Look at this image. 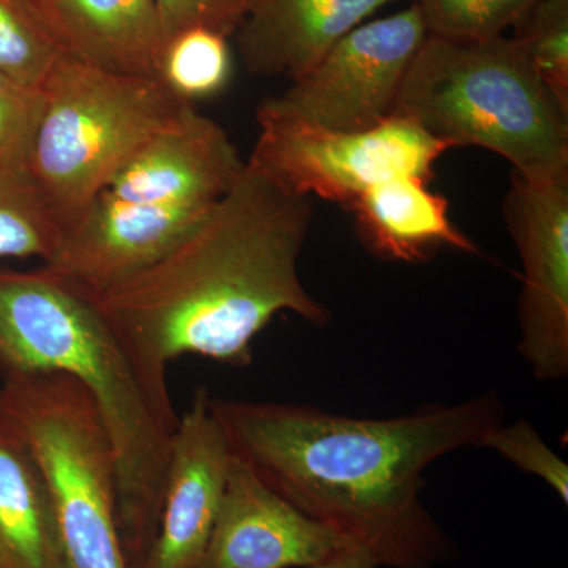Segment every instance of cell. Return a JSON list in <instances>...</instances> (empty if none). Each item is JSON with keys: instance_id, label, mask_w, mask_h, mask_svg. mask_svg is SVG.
Listing matches in <instances>:
<instances>
[{"instance_id": "14", "label": "cell", "mask_w": 568, "mask_h": 568, "mask_svg": "<svg viewBox=\"0 0 568 568\" xmlns=\"http://www.w3.org/2000/svg\"><path fill=\"white\" fill-rule=\"evenodd\" d=\"M428 179L402 174L377 183L347 205L362 244L375 256L422 263L444 246L463 253L480 250L450 220L447 197L428 189Z\"/></svg>"}, {"instance_id": "10", "label": "cell", "mask_w": 568, "mask_h": 568, "mask_svg": "<svg viewBox=\"0 0 568 568\" xmlns=\"http://www.w3.org/2000/svg\"><path fill=\"white\" fill-rule=\"evenodd\" d=\"M504 219L523 265L518 353L537 381L568 375V174L511 171Z\"/></svg>"}, {"instance_id": "21", "label": "cell", "mask_w": 568, "mask_h": 568, "mask_svg": "<svg viewBox=\"0 0 568 568\" xmlns=\"http://www.w3.org/2000/svg\"><path fill=\"white\" fill-rule=\"evenodd\" d=\"M536 0H416L426 33L473 41L503 36L517 26Z\"/></svg>"}, {"instance_id": "23", "label": "cell", "mask_w": 568, "mask_h": 568, "mask_svg": "<svg viewBox=\"0 0 568 568\" xmlns=\"http://www.w3.org/2000/svg\"><path fill=\"white\" fill-rule=\"evenodd\" d=\"M484 447L496 452L523 473L532 474L568 504V465L556 452L549 448L540 433L528 420L497 426L485 440Z\"/></svg>"}, {"instance_id": "4", "label": "cell", "mask_w": 568, "mask_h": 568, "mask_svg": "<svg viewBox=\"0 0 568 568\" xmlns=\"http://www.w3.org/2000/svg\"><path fill=\"white\" fill-rule=\"evenodd\" d=\"M245 164L222 126L186 103L111 174L44 265L103 293L179 244Z\"/></svg>"}, {"instance_id": "15", "label": "cell", "mask_w": 568, "mask_h": 568, "mask_svg": "<svg viewBox=\"0 0 568 568\" xmlns=\"http://www.w3.org/2000/svg\"><path fill=\"white\" fill-rule=\"evenodd\" d=\"M69 54L159 80L162 29L153 0H36Z\"/></svg>"}, {"instance_id": "22", "label": "cell", "mask_w": 568, "mask_h": 568, "mask_svg": "<svg viewBox=\"0 0 568 568\" xmlns=\"http://www.w3.org/2000/svg\"><path fill=\"white\" fill-rule=\"evenodd\" d=\"M43 93L0 73V181L26 178Z\"/></svg>"}, {"instance_id": "17", "label": "cell", "mask_w": 568, "mask_h": 568, "mask_svg": "<svg viewBox=\"0 0 568 568\" xmlns=\"http://www.w3.org/2000/svg\"><path fill=\"white\" fill-rule=\"evenodd\" d=\"M67 54L36 0H0V73L41 91Z\"/></svg>"}, {"instance_id": "2", "label": "cell", "mask_w": 568, "mask_h": 568, "mask_svg": "<svg viewBox=\"0 0 568 568\" xmlns=\"http://www.w3.org/2000/svg\"><path fill=\"white\" fill-rule=\"evenodd\" d=\"M312 197L244 173L170 252L103 293L89 294L145 375L168 384V365L200 355L252 364V343L278 313L324 327L327 306L298 274Z\"/></svg>"}, {"instance_id": "9", "label": "cell", "mask_w": 568, "mask_h": 568, "mask_svg": "<svg viewBox=\"0 0 568 568\" xmlns=\"http://www.w3.org/2000/svg\"><path fill=\"white\" fill-rule=\"evenodd\" d=\"M417 7L357 26L298 80L257 108V121L335 132L375 129L395 114L407 70L426 39Z\"/></svg>"}, {"instance_id": "3", "label": "cell", "mask_w": 568, "mask_h": 568, "mask_svg": "<svg viewBox=\"0 0 568 568\" xmlns=\"http://www.w3.org/2000/svg\"><path fill=\"white\" fill-rule=\"evenodd\" d=\"M62 373L91 394L118 476L119 530L130 568L151 548L179 417L91 295L41 265L0 267V381Z\"/></svg>"}, {"instance_id": "20", "label": "cell", "mask_w": 568, "mask_h": 568, "mask_svg": "<svg viewBox=\"0 0 568 568\" xmlns=\"http://www.w3.org/2000/svg\"><path fill=\"white\" fill-rule=\"evenodd\" d=\"M515 29L511 39L568 112V0H536Z\"/></svg>"}, {"instance_id": "24", "label": "cell", "mask_w": 568, "mask_h": 568, "mask_svg": "<svg viewBox=\"0 0 568 568\" xmlns=\"http://www.w3.org/2000/svg\"><path fill=\"white\" fill-rule=\"evenodd\" d=\"M163 47L186 29L204 28L231 37L244 21L248 0H153Z\"/></svg>"}, {"instance_id": "16", "label": "cell", "mask_w": 568, "mask_h": 568, "mask_svg": "<svg viewBox=\"0 0 568 568\" xmlns=\"http://www.w3.org/2000/svg\"><path fill=\"white\" fill-rule=\"evenodd\" d=\"M0 568H61L47 478L31 444L2 409Z\"/></svg>"}, {"instance_id": "18", "label": "cell", "mask_w": 568, "mask_h": 568, "mask_svg": "<svg viewBox=\"0 0 568 568\" xmlns=\"http://www.w3.org/2000/svg\"><path fill=\"white\" fill-rule=\"evenodd\" d=\"M226 37L204 28L186 29L164 43L159 80L186 103L209 99L226 88L231 78Z\"/></svg>"}, {"instance_id": "5", "label": "cell", "mask_w": 568, "mask_h": 568, "mask_svg": "<svg viewBox=\"0 0 568 568\" xmlns=\"http://www.w3.org/2000/svg\"><path fill=\"white\" fill-rule=\"evenodd\" d=\"M395 114L413 119L452 149L495 152L518 173L568 174V112L515 39L426 36Z\"/></svg>"}, {"instance_id": "12", "label": "cell", "mask_w": 568, "mask_h": 568, "mask_svg": "<svg viewBox=\"0 0 568 568\" xmlns=\"http://www.w3.org/2000/svg\"><path fill=\"white\" fill-rule=\"evenodd\" d=\"M343 545V538L276 495L233 454L211 540L197 568H310Z\"/></svg>"}, {"instance_id": "25", "label": "cell", "mask_w": 568, "mask_h": 568, "mask_svg": "<svg viewBox=\"0 0 568 568\" xmlns=\"http://www.w3.org/2000/svg\"><path fill=\"white\" fill-rule=\"evenodd\" d=\"M377 562L365 549L354 545H343L332 555L310 568H377Z\"/></svg>"}, {"instance_id": "19", "label": "cell", "mask_w": 568, "mask_h": 568, "mask_svg": "<svg viewBox=\"0 0 568 568\" xmlns=\"http://www.w3.org/2000/svg\"><path fill=\"white\" fill-rule=\"evenodd\" d=\"M62 230L29 179L0 181V260L37 257L50 263Z\"/></svg>"}, {"instance_id": "7", "label": "cell", "mask_w": 568, "mask_h": 568, "mask_svg": "<svg viewBox=\"0 0 568 568\" xmlns=\"http://www.w3.org/2000/svg\"><path fill=\"white\" fill-rule=\"evenodd\" d=\"M0 409L43 469L61 568H130L119 530L114 454L91 394L73 377L39 373L3 381Z\"/></svg>"}, {"instance_id": "1", "label": "cell", "mask_w": 568, "mask_h": 568, "mask_svg": "<svg viewBox=\"0 0 568 568\" xmlns=\"http://www.w3.org/2000/svg\"><path fill=\"white\" fill-rule=\"evenodd\" d=\"M211 407L233 454L268 488L392 568L450 559L454 545L422 500L424 473L459 448L484 447L506 422L497 392L390 418L212 396Z\"/></svg>"}, {"instance_id": "6", "label": "cell", "mask_w": 568, "mask_h": 568, "mask_svg": "<svg viewBox=\"0 0 568 568\" xmlns=\"http://www.w3.org/2000/svg\"><path fill=\"white\" fill-rule=\"evenodd\" d=\"M41 93L28 174L62 233L130 153L186 104L156 78L115 73L70 54Z\"/></svg>"}, {"instance_id": "8", "label": "cell", "mask_w": 568, "mask_h": 568, "mask_svg": "<svg viewBox=\"0 0 568 568\" xmlns=\"http://www.w3.org/2000/svg\"><path fill=\"white\" fill-rule=\"evenodd\" d=\"M248 163L276 185L347 207L377 183L402 174L433 181L450 145L406 115L394 114L362 132H335L304 123L257 121Z\"/></svg>"}, {"instance_id": "11", "label": "cell", "mask_w": 568, "mask_h": 568, "mask_svg": "<svg viewBox=\"0 0 568 568\" xmlns=\"http://www.w3.org/2000/svg\"><path fill=\"white\" fill-rule=\"evenodd\" d=\"M233 450L211 407L196 392L171 443L155 537L140 568H197L211 540Z\"/></svg>"}, {"instance_id": "13", "label": "cell", "mask_w": 568, "mask_h": 568, "mask_svg": "<svg viewBox=\"0 0 568 568\" xmlns=\"http://www.w3.org/2000/svg\"><path fill=\"white\" fill-rule=\"evenodd\" d=\"M396 0H248L237 29L250 73L291 82L312 69L332 47Z\"/></svg>"}]
</instances>
